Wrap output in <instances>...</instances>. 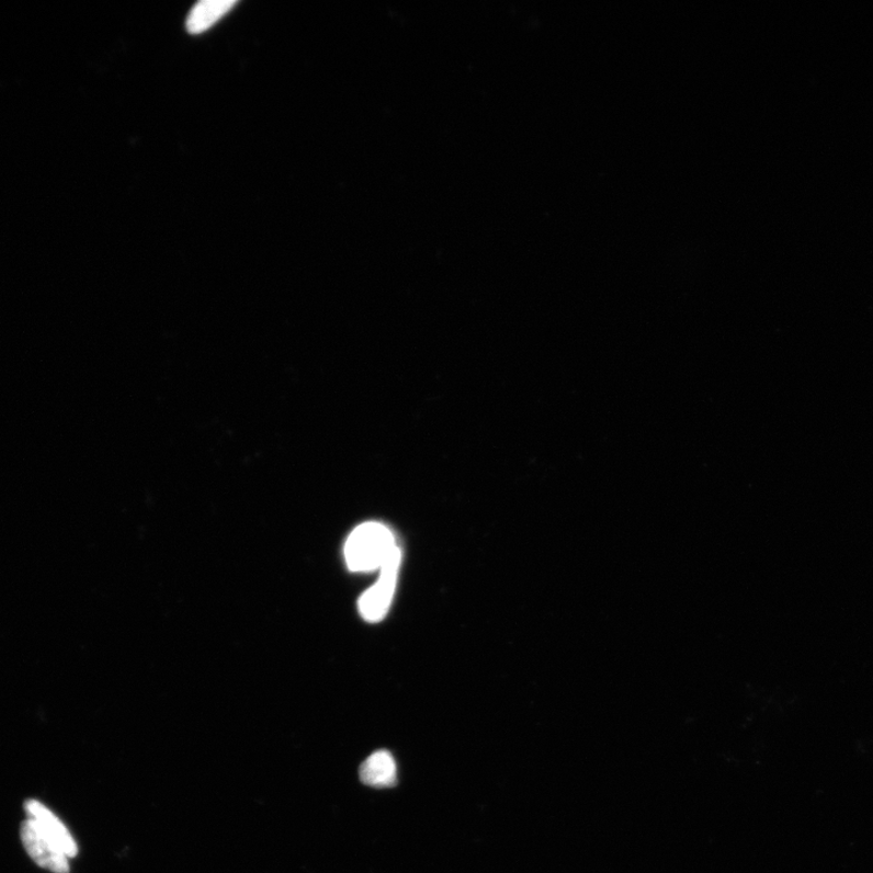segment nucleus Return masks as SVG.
I'll return each instance as SVG.
<instances>
[{"mask_svg": "<svg viewBox=\"0 0 873 873\" xmlns=\"http://www.w3.org/2000/svg\"><path fill=\"white\" fill-rule=\"evenodd\" d=\"M21 841L38 866L53 873H70V858L57 848L31 819L21 825Z\"/></svg>", "mask_w": 873, "mask_h": 873, "instance_id": "obj_3", "label": "nucleus"}, {"mask_svg": "<svg viewBox=\"0 0 873 873\" xmlns=\"http://www.w3.org/2000/svg\"><path fill=\"white\" fill-rule=\"evenodd\" d=\"M401 551L397 547L381 569V578L360 599V612L366 622L377 623L386 616L397 588Z\"/></svg>", "mask_w": 873, "mask_h": 873, "instance_id": "obj_2", "label": "nucleus"}, {"mask_svg": "<svg viewBox=\"0 0 873 873\" xmlns=\"http://www.w3.org/2000/svg\"><path fill=\"white\" fill-rule=\"evenodd\" d=\"M237 4V0H203L191 10L186 22L188 31L191 34L208 31Z\"/></svg>", "mask_w": 873, "mask_h": 873, "instance_id": "obj_6", "label": "nucleus"}, {"mask_svg": "<svg viewBox=\"0 0 873 873\" xmlns=\"http://www.w3.org/2000/svg\"><path fill=\"white\" fill-rule=\"evenodd\" d=\"M398 547L389 528L378 522H366L350 534L344 545V559L354 572L381 570Z\"/></svg>", "mask_w": 873, "mask_h": 873, "instance_id": "obj_1", "label": "nucleus"}, {"mask_svg": "<svg viewBox=\"0 0 873 873\" xmlns=\"http://www.w3.org/2000/svg\"><path fill=\"white\" fill-rule=\"evenodd\" d=\"M360 776L364 784L373 787H389L397 783V764L386 750L376 751L363 762Z\"/></svg>", "mask_w": 873, "mask_h": 873, "instance_id": "obj_5", "label": "nucleus"}, {"mask_svg": "<svg viewBox=\"0 0 873 873\" xmlns=\"http://www.w3.org/2000/svg\"><path fill=\"white\" fill-rule=\"evenodd\" d=\"M25 810L29 819L36 823L39 830L49 838V840L61 850L68 858H75L78 854V846L68 831L65 824L56 817V815L36 800H29L25 803Z\"/></svg>", "mask_w": 873, "mask_h": 873, "instance_id": "obj_4", "label": "nucleus"}]
</instances>
